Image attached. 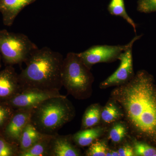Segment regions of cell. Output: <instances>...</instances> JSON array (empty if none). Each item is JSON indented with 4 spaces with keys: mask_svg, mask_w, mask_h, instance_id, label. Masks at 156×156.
Returning <instances> with one entry per match:
<instances>
[{
    "mask_svg": "<svg viewBox=\"0 0 156 156\" xmlns=\"http://www.w3.org/2000/svg\"><path fill=\"white\" fill-rule=\"evenodd\" d=\"M154 156H156V154H155Z\"/></svg>",
    "mask_w": 156,
    "mask_h": 156,
    "instance_id": "obj_27",
    "label": "cell"
},
{
    "mask_svg": "<svg viewBox=\"0 0 156 156\" xmlns=\"http://www.w3.org/2000/svg\"><path fill=\"white\" fill-rule=\"evenodd\" d=\"M2 56H1V54H0V68L1 67V60H2Z\"/></svg>",
    "mask_w": 156,
    "mask_h": 156,
    "instance_id": "obj_26",
    "label": "cell"
},
{
    "mask_svg": "<svg viewBox=\"0 0 156 156\" xmlns=\"http://www.w3.org/2000/svg\"><path fill=\"white\" fill-rule=\"evenodd\" d=\"M119 156H134L133 148L129 144L123 146L117 151Z\"/></svg>",
    "mask_w": 156,
    "mask_h": 156,
    "instance_id": "obj_25",
    "label": "cell"
},
{
    "mask_svg": "<svg viewBox=\"0 0 156 156\" xmlns=\"http://www.w3.org/2000/svg\"><path fill=\"white\" fill-rule=\"evenodd\" d=\"M14 110L5 102H0V131L11 118Z\"/></svg>",
    "mask_w": 156,
    "mask_h": 156,
    "instance_id": "obj_23",
    "label": "cell"
},
{
    "mask_svg": "<svg viewBox=\"0 0 156 156\" xmlns=\"http://www.w3.org/2000/svg\"><path fill=\"white\" fill-rule=\"evenodd\" d=\"M32 109L23 108L14 110L11 118L1 130V134L9 142L19 145L23 131L30 122Z\"/></svg>",
    "mask_w": 156,
    "mask_h": 156,
    "instance_id": "obj_9",
    "label": "cell"
},
{
    "mask_svg": "<svg viewBox=\"0 0 156 156\" xmlns=\"http://www.w3.org/2000/svg\"><path fill=\"white\" fill-rule=\"evenodd\" d=\"M43 134L30 122L24 128L20 136L18 145L19 152L30 148L41 139Z\"/></svg>",
    "mask_w": 156,
    "mask_h": 156,
    "instance_id": "obj_14",
    "label": "cell"
},
{
    "mask_svg": "<svg viewBox=\"0 0 156 156\" xmlns=\"http://www.w3.org/2000/svg\"><path fill=\"white\" fill-rule=\"evenodd\" d=\"M127 125L122 122L115 124L109 133V138L114 143H119L126 137L127 133Z\"/></svg>",
    "mask_w": 156,
    "mask_h": 156,
    "instance_id": "obj_19",
    "label": "cell"
},
{
    "mask_svg": "<svg viewBox=\"0 0 156 156\" xmlns=\"http://www.w3.org/2000/svg\"><path fill=\"white\" fill-rule=\"evenodd\" d=\"M37 0H0V13L4 25L11 27L15 18L26 6Z\"/></svg>",
    "mask_w": 156,
    "mask_h": 156,
    "instance_id": "obj_12",
    "label": "cell"
},
{
    "mask_svg": "<svg viewBox=\"0 0 156 156\" xmlns=\"http://www.w3.org/2000/svg\"><path fill=\"white\" fill-rule=\"evenodd\" d=\"M133 148L134 156H154L156 154V148L141 141H134Z\"/></svg>",
    "mask_w": 156,
    "mask_h": 156,
    "instance_id": "obj_21",
    "label": "cell"
},
{
    "mask_svg": "<svg viewBox=\"0 0 156 156\" xmlns=\"http://www.w3.org/2000/svg\"><path fill=\"white\" fill-rule=\"evenodd\" d=\"M19 146L9 142L0 134V156H18Z\"/></svg>",
    "mask_w": 156,
    "mask_h": 156,
    "instance_id": "obj_20",
    "label": "cell"
},
{
    "mask_svg": "<svg viewBox=\"0 0 156 156\" xmlns=\"http://www.w3.org/2000/svg\"><path fill=\"white\" fill-rule=\"evenodd\" d=\"M59 91L28 89L21 92L5 101H3L14 109L34 108L43 101L54 97H61Z\"/></svg>",
    "mask_w": 156,
    "mask_h": 156,
    "instance_id": "obj_7",
    "label": "cell"
},
{
    "mask_svg": "<svg viewBox=\"0 0 156 156\" xmlns=\"http://www.w3.org/2000/svg\"><path fill=\"white\" fill-rule=\"evenodd\" d=\"M75 115L73 104L63 95L45 100L33 108L30 122L42 134L53 135Z\"/></svg>",
    "mask_w": 156,
    "mask_h": 156,
    "instance_id": "obj_3",
    "label": "cell"
},
{
    "mask_svg": "<svg viewBox=\"0 0 156 156\" xmlns=\"http://www.w3.org/2000/svg\"><path fill=\"white\" fill-rule=\"evenodd\" d=\"M38 48L24 34L0 30V54L3 61L8 65L25 62Z\"/></svg>",
    "mask_w": 156,
    "mask_h": 156,
    "instance_id": "obj_5",
    "label": "cell"
},
{
    "mask_svg": "<svg viewBox=\"0 0 156 156\" xmlns=\"http://www.w3.org/2000/svg\"><path fill=\"white\" fill-rule=\"evenodd\" d=\"M104 130L103 128L95 127L81 129L73 135V141L77 146H89L102 135Z\"/></svg>",
    "mask_w": 156,
    "mask_h": 156,
    "instance_id": "obj_13",
    "label": "cell"
},
{
    "mask_svg": "<svg viewBox=\"0 0 156 156\" xmlns=\"http://www.w3.org/2000/svg\"><path fill=\"white\" fill-rule=\"evenodd\" d=\"M142 36H136L125 45H95L78 53V55L86 65L91 69L94 65L102 62L115 61L120 55Z\"/></svg>",
    "mask_w": 156,
    "mask_h": 156,
    "instance_id": "obj_6",
    "label": "cell"
},
{
    "mask_svg": "<svg viewBox=\"0 0 156 156\" xmlns=\"http://www.w3.org/2000/svg\"><path fill=\"white\" fill-rule=\"evenodd\" d=\"M22 91L18 74L12 66L0 71V100L5 101Z\"/></svg>",
    "mask_w": 156,
    "mask_h": 156,
    "instance_id": "obj_10",
    "label": "cell"
},
{
    "mask_svg": "<svg viewBox=\"0 0 156 156\" xmlns=\"http://www.w3.org/2000/svg\"><path fill=\"white\" fill-rule=\"evenodd\" d=\"M133 44L124 51L118 58L120 61L119 68L99 85L101 89L119 87L126 83L134 77L132 47Z\"/></svg>",
    "mask_w": 156,
    "mask_h": 156,
    "instance_id": "obj_8",
    "label": "cell"
},
{
    "mask_svg": "<svg viewBox=\"0 0 156 156\" xmlns=\"http://www.w3.org/2000/svg\"><path fill=\"white\" fill-rule=\"evenodd\" d=\"M108 10L112 15L119 16L126 20L133 27L135 33L136 32L137 25L127 13L124 0H111Z\"/></svg>",
    "mask_w": 156,
    "mask_h": 156,
    "instance_id": "obj_18",
    "label": "cell"
},
{
    "mask_svg": "<svg viewBox=\"0 0 156 156\" xmlns=\"http://www.w3.org/2000/svg\"><path fill=\"white\" fill-rule=\"evenodd\" d=\"M72 136L53 134L50 141L48 156H80V150L73 144Z\"/></svg>",
    "mask_w": 156,
    "mask_h": 156,
    "instance_id": "obj_11",
    "label": "cell"
},
{
    "mask_svg": "<svg viewBox=\"0 0 156 156\" xmlns=\"http://www.w3.org/2000/svg\"><path fill=\"white\" fill-rule=\"evenodd\" d=\"M101 111L100 105L98 104H92L88 107L83 115L81 129L97 126L101 120Z\"/></svg>",
    "mask_w": 156,
    "mask_h": 156,
    "instance_id": "obj_17",
    "label": "cell"
},
{
    "mask_svg": "<svg viewBox=\"0 0 156 156\" xmlns=\"http://www.w3.org/2000/svg\"><path fill=\"white\" fill-rule=\"evenodd\" d=\"M63 56L45 47L37 49L24 62L18 74L22 90L28 89L58 91L62 87L61 69Z\"/></svg>",
    "mask_w": 156,
    "mask_h": 156,
    "instance_id": "obj_2",
    "label": "cell"
},
{
    "mask_svg": "<svg viewBox=\"0 0 156 156\" xmlns=\"http://www.w3.org/2000/svg\"><path fill=\"white\" fill-rule=\"evenodd\" d=\"M108 149L104 141H95L92 143L86 152L87 156H106Z\"/></svg>",
    "mask_w": 156,
    "mask_h": 156,
    "instance_id": "obj_22",
    "label": "cell"
},
{
    "mask_svg": "<svg viewBox=\"0 0 156 156\" xmlns=\"http://www.w3.org/2000/svg\"><path fill=\"white\" fill-rule=\"evenodd\" d=\"M53 136L43 134L37 142L28 149L19 152L18 156H48L50 142Z\"/></svg>",
    "mask_w": 156,
    "mask_h": 156,
    "instance_id": "obj_16",
    "label": "cell"
},
{
    "mask_svg": "<svg viewBox=\"0 0 156 156\" xmlns=\"http://www.w3.org/2000/svg\"><path fill=\"white\" fill-rule=\"evenodd\" d=\"M137 10L146 14L156 12V0H139Z\"/></svg>",
    "mask_w": 156,
    "mask_h": 156,
    "instance_id": "obj_24",
    "label": "cell"
},
{
    "mask_svg": "<svg viewBox=\"0 0 156 156\" xmlns=\"http://www.w3.org/2000/svg\"><path fill=\"white\" fill-rule=\"evenodd\" d=\"M124 113L126 125L138 139L156 145V86L152 76L138 71L111 94Z\"/></svg>",
    "mask_w": 156,
    "mask_h": 156,
    "instance_id": "obj_1",
    "label": "cell"
},
{
    "mask_svg": "<svg viewBox=\"0 0 156 156\" xmlns=\"http://www.w3.org/2000/svg\"><path fill=\"white\" fill-rule=\"evenodd\" d=\"M78 53L69 52L63 59L61 69L62 87L78 100L88 99L92 92L94 78Z\"/></svg>",
    "mask_w": 156,
    "mask_h": 156,
    "instance_id": "obj_4",
    "label": "cell"
},
{
    "mask_svg": "<svg viewBox=\"0 0 156 156\" xmlns=\"http://www.w3.org/2000/svg\"><path fill=\"white\" fill-rule=\"evenodd\" d=\"M124 113L121 107L112 98L101 109V120L105 124L116 122L119 120L124 118Z\"/></svg>",
    "mask_w": 156,
    "mask_h": 156,
    "instance_id": "obj_15",
    "label": "cell"
}]
</instances>
